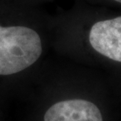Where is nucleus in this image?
Returning <instances> with one entry per match:
<instances>
[{
    "label": "nucleus",
    "instance_id": "1",
    "mask_svg": "<svg viewBox=\"0 0 121 121\" xmlns=\"http://www.w3.org/2000/svg\"><path fill=\"white\" fill-rule=\"evenodd\" d=\"M42 54V43L35 31L23 26H0V76L21 72Z\"/></svg>",
    "mask_w": 121,
    "mask_h": 121
},
{
    "label": "nucleus",
    "instance_id": "2",
    "mask_svg": "<svg viewBox=\"0 0 121 121\" xmlns=\"http://www.w3.org/2000/svg\"><path fill=\"white\" fill-rule=\"evenodd\" d=\"M89 40L99 54L121 62V17L95 23L91 29Z\"/></svg>",
    "mask_w": 121,
    "mask_h": 121
},
{
    "label": "nucleus",
    "instance_id": "3",
    "mask_svg": "<svg viewBox=\"0 0 121 121\" xmlns=\"http://www.w3.org/2000/svg\"><path fill=\"white\" fill-rule=\"evenodd\" d=\"M44 121H103L99 108L82 99L59 101L48 108Z\"/></svg>",
    "mask_w": 121,
    "mask_h": 121
},
{
    "label": "nucleus",
    "instance_id": "4",
    "mask_svg": "<svg viewBox=\"0 0 121 121\" xmlns=\"http://www.w3.org/2000/svg\"><path fill=\"white\" fill-rule=\"evenodd\" d=\"M114 1L117 2H119V3H121V0H114Z\"/></svg>",
    "mask_w": 121,
    "mask_h": 121
}]
</instances>
